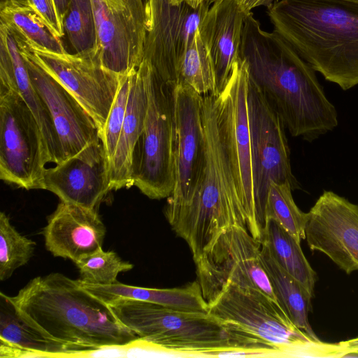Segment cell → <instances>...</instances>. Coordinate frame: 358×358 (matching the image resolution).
<instances>
[{"label":"cell","instance_id":"6da1fadb","mask_svg":"<svg viewBox=\"0 0 358 358\" xmlns=\"http://www.w3.org/2000/svg\"><path fill=\"white\" fill-rule=\"evenodd\" d=\"M240 57L292 136L312 142L337 127L336 109L315 71L278 33L263 30L252 13L245 20Z\"/></svg>","mask_w":358,"mask_h":358},{"label":"cell","instance_id":"7a4b0ae2","mask_svg":"<svg viewBox=\"0 0 358 358\" xmlns=\"http://www.w3.org/2000/svg\"><path fill=\"white\" fill-rule=\"evenodd\" d=\"M8 299L27 325L45 338L73 348L78 357L138 339L117 319L108 303L85 289L78 280L59 273L36 277Z\"/></svg>","mask_w":358,"mask_h":358},{"label":"cell","instance_id":"3957f363","mask_svg":"<svg viewBox=\"0 0 358 358\" xmlns=\"http://www.w3.org/2000/svg\"><path fill=\"white\" fill-rule=\"evenodd\" d=\"M273 31L327 80L358 85V2L278 0L267 8Z\"/></svg>","mask_w":358,"mask_h":358},{"label":"cell","instance_id":"277c9868","mask_svg":"<svg viewBox=\"0 0 358 358\" xmlns=\"http://www.w3.org/2000/svg\"><path fill=\"white\" fill-rule=\"evenodd\" d=\"M201 113L205 157L198 184L186 204L164 214L176 235L188 244L194 260L224 230L233 226L247 228L227 142L220 95H202Z\"/></svg>","mask_w":358,"mask_h":358},{"label":"cell","instance_id":"5b68a950","mask_svg":"<svg viewBox=\"0 0 358 358\" xmlns=\"http://www.w3.org/2000/svg\"><path fill=\"white\" fill-rule=\"evenodd\" d=\"M138 339L131 348L174 357H263L268 345L206 313L180 311L132 299L108 303Z\"/></svg>","mask_w":358,"mask_h":358},{"label":"cell","instance_id":"8992f818","mask_svg":"<svg viewBox=\"0 0 358 358\" xmlns=\"http://www.w3.org/2000/svg\"><path fill=\"white\" fill-rule=\"evenodd\" d=\"M143 61L148 110L133 154L132 184L150 199H167L176 181V85L164 82Z\"/></svg>","mask_w":358,"mask_h":358},{"label":"cell","instance_id":"52a82bcc","mask_svg":"<svg viewBox=\"0 0 358 358\" xmlns=\"http://www.w3.org/2000/svg\"><path fill=\"white\" fill-rule=\"evenodd\" d=\"M207 303L208 314L268 343L281 357H294L300 343L313 339L293 323L276 300L259 289L228 282Z\"/></svg>","mask_w":358,"mask_h":358},{"label":"cell","instance_id":"ba28073f","mask_svg":"<svg viewBox=\"0 0 358 358\" xmlns=\"http://www.w3.org/2000/svg\"><path fill=\"white\" fill-rule=\"evenodd\" d=\"M248 112L255 207L262 236L266 227L265 208L271 183L289 182L293 190L299 188V183L292 171L284 123L250 77Z\"/></svg>","mask_w":358,"mask_h":358},{"label":"cell","instance_id":"9c48e42d","mask_svg":"<svg viewBox=\"0 0 358 358\" xmlns=\"http://www.w3.org/2000/svg\"><path fill=\"white\" fill-rule=\"evenodd\" d=\"M48 163L43 135L18 90L0 92V178L26 189H43Z\"/></svg>","mask_w":358,"mask_h":358},{"label":"cell","instance_id":"30bf717a","mask_svg":"<svg viewBox=\"0 0 358 358\" xmlns=\"http://www.w3.org/2000/svg\"><path fill=\"white\" fill-rule=\"evenodd\" d=\"M261 245L246 227L233 226L194 260L196 280L207 302L228 282L259 289L276 300L262 264Z\"/></svg>","mask_w":358,"mask_h":358},{"label":"cell","instance_id":"8fae6325","mask_svg":"<svg viewBox=\"0 0 358 358\" xmlns=\"http://www.w3.org/2000/svg\"><path fill=\"white\" fill-rule=\"evenodd\" d=\"M23 39L38 64L63 85L92 116L101 137L124 76L105 68L94 48L73 54L59 53Z\"/></svg>","mask_w":358,"mask_h":358},{"label":"cell","instance_id":"7c38bea8","mask_svg":"<svg viewBox=\"0 0 358 358\" xmlns=\"http://www.w3.org/2000/svg\"><path fill=\"white\" fill-rule=\"evenodd\" d=\"M145 3L143 60L164 82L176 85L186 50L211 3L204 0L197 8L186 1L172 4L169 0H145Z\"/></svg>","mask_w":358,"mask_h":358},{"label":"cell","instance_id":"4fadbf2b","mask_svg":"<svg viewBox=\"0 0 358 358\" xmlns=\"http://www.w3.org/2000/svg\"><path fill=\"white\" fill-rule=\"evenodd\" d=\"M96 40L105 68L123 76L143 60L146 10L143 0H90Z\"/></svg>","mask_w":358,"mask_h":358},{"label":"cell","instance_id":"5bb4252c","mask_svg":"<svg viewBox=\"0 0 358 358\" xmlns=\"http://www.w3.org/2000/svg\"><path fill=\"white\" fill-rule=\"evenodd\" d=\"M249 75L245 62L239 59L230 78L219 94L227 142L239 196L250 234L259 241L255 200L251 138L248 112Z\"/></svg>","mask_w":358,"mask_h":358},{"label":"cell","instance_id":"9a60e30c","mask_svg":"<svg viewBox=\"0 0 358 358\" xmlns=\"http://www.w3.org/2000/svg\"><path fill=\"white\" fill-rule=\"evenodd\" d=\"M13 33L31 83L51 114L59 142L58 164L98 139L99 127L77 99L34 59L23 38Z\"/></svg>","mask_w":358,"mask_h":358},{"label":"cell","instance_id":"2e32d148","mask_svg":"<svg viewBox=\"0 0 358 358\" xmlns=\"http://www.w3.org/2000/svg\"><path fill=\"white\" fill-rule=\"evenodd\" d=\"M306 243L347 274L358 271V205L324 190L308 213Z\"/></svg>","mask_w":358,"mask_h":358},{"label":"cell","instance_id":"e0dca14e","mask_svg":"<svg viewBox=\"0 0 358 358\" xmlns=\"http://www.w3.org/2000/svg\"><path fill=\"white\" fill-rule=\"evenodd\" d=\"M176 144L175 186L167 198L164 214L186 204L198 184L205 157L202 95L192 87L174 88Z\"/></svg>","mask_w":358,"mask_h":358},{"label":"cell","instance_id":"ac0fdd59","mask_svg":"<svg viewBox=\"0 0 358 358\" xmlns=\"http://www.w3.org/2000/svg\"><path fill=\"white\" fill-rule=\"evenodd\" d=\"M110 164L101 137L78 154L55 167L46 169L43 189L61 201L96 210L110 191Z\"/></svg>","mask_w":358,"mask_h":358},{"label":"cell","instance_id":"d6986e66","mask_svg":"<svg viewBox=\"0 0 358 358\" xmlns=\"http://www.w3.org/2000/svg\"><path fill=\"white\" fill-rule=\"evenodd\" d=\"M106 232L96 210L61 201L43 234L49 252L75 263L101 248Z\"/></svg>","mask_w":358,"mask_h":358},{"label":"cell","instance_id":"ffe728a7","mask_svg":"<svg viewBox=\"0 0 358 358\" xmlns=\"http://www.w3.org/2000/svg\"><path fill=\"white\" fill-rule=\"evenodd\" d=\"M247 15L236 0H217L210 5L201 24L214 65L215 94L224 90L236 63L241 59L240 47Z\"/></svg>","mask_w":358,"mask_h":358},{"label":"cell","instance_id":"44dd1931","mask_svg":"<svg viewBox=\"0 0 358 358\" xmlns=\"http://www.w3.org/2000/svg\"><path fill=\"white\" fill-rule=\"evenodd\" d=\"M148 110L145 62L132 70L126 115L110 163V190L133 186L131 169L135 146L143 130Z\"/></svg>","mask_w":358,"mask_h":358},{"label":"cell","instance_id":"7402d4cb","mask_svg":"<svg viewBox=\"0 0 358 358\" xmlns=\"http://www.w3.org/2000/svg\"><path fill=\"white\" fill-rule=\"evenodd\" d=\"M0 357H78L64 343L45 338L27 325L17 314L8 296L0 294Z\"/></svg>","mask_w":358,"mask_h":358},{"label":"cell","instance_id":"603a6c76","mask_svg":"<svg viewBox=\"0 0 358 358\" xmlns=\"http://www.w3.org/2000/svg\"><path fill=\"white\" fill-rule=\"evenodd\" d=\"M88 292L106 303L119 299H132L153 303L174 310L192 313H206L208 304L197 280L175 288L156 289L128 285L117 281L111 285H95L82 282Z\"/></svg>","mask_w":358,"mask_h":358},{"label":"cell","instance_id":"cb8c5ba5","mask_svg":"<svg viewBox=\"0 0 358 358\" xmlns=\"http://www.w3.org/2000/svg\"><path fill=\"white\" fill-rule=\"evenodd\" d=\"M0 42L5 45L10 56L18 92L30 108L41 129L48 163L57 164L59 148L51 114L31 83L24 59L13 31L2 23L0 24Z\"/></svg>","mask_w":358,"mask_h":358},{"label":"cell","instance_id":"d4e9b609","mask_svg":"<svg viewBox=\"0 0 358 358\" xmlns=\"http://www.w3.org/2000/svg\"><path fill=\"white\" fill-rule=\"evenodd\" d=\"M260 258L275 297L293 323L314 340H320L308 321L313 296L274 259L267 245L261 243Z\"/></svg>","mask_w":358,"mask_h":358},{"label":"cell","instance_id":"484cf974","mask_svg":"<svg viewBox=\"0 0 358 358\" xmlns=\"http://www.w3.org/2000/svg\"><path fill=\"white\" fill-rule=\"evenodd\" d=\"M259 242L267 245L274 259L285 271L314 295L316 273L306 258L301 243L272 220L266 222Z\"/></svg>","mask_w":358,"mask_h":358},{"label":"cell","instance_id":"4316f807","mask_svg":"<svg viewBox=\"0 0 358 358\" xmlns=\"http://www.w3.org/2000/svg\"><path fill=\"white\" fill-rule=\"evenodd\" d=\"M0 22L27 41L45 49L66 52L61 38L55 36L29 0H1Z\"/></svg>","mask_w":358,"mask_h":358},{"label":"cell","instance_id":"83f0119b","mask_svg":"<svg viewBox=\"0 0 358 358\" xmlns=\"http://www.w3.org/2000/svg\"><path fill=\"white\" fill-rule=\"evenodd\" d=\"M177 84L187 85L201 95L215 94L214 65L201 24L186 50Z\"/></svg>","mask_w":358,"mask_h":358},{"label":"cell","instance_id":"f1b7e54d","mask_svg":"<svg viewBox=\"0 0 358 358\" xmlns=\"http://www.w3.org/2000/svg\"><path fill=\"white\" fill-rule=\"evenodd\" d=\"M292 187L289 182L271 183L265 208L266 224L274 220L299 243L305 239L308 213L301 211L292 196Z\"/></svg>","mask_w":358,"mask_h":358},{"label":"cell","instance_id":"f546056e","mask_svg":"<svg viewBox=\"0 0 358 358\" xmlns=\"http://www.w3.org/2000/svg\"><path fill=\"white\" fill-rule=\"evenodd\" d=\"M36 243L20 234L8 217L0 213V280L8 279L32 257Z\"/></svg>","mask_w":358,"mask_h":358},{"label":"cell","instance_id":"4dcf8cb0","mask_svg":"<svg viewBox=\"0 0 358 358\" xmlns=\"http://www.w3.org/2000/svg\"><path fill=\"white\" fill-rule=\"evenodd\" d=\"M80 275V280L85 283L111 285L116 282L121 272L133 268V264L122 260L113 251H104L102 247L88 254L76 262Z\"/></svg>","mask_w":358,"mask_h":358},{"label":"cell","instance_id":"1f68e13d","mask_svg":"<svg viewBox=\"0 0 358 358\" xmlns=\"http://www.w3.org/2000/svg\"><path fill=\"white\" fill-rule=\"evenodd\" d=\"M64 29L76 52L94 48L96 33L90 0H70Z\"/></svg>","mask_w":358,"mask_h":358},{"label":"cell","instance_id":"d6a6232c","mask_svg":"<svg viewBox=\"0 0 358 358\" xmlns=\"http://www.w3.org/2000/svg\"><path fill=\"white\" fill-rule=\"evenodd\" d=\"M131 72L132 71L122 78L119 90L109 112L101 136L109 164L114 155L126 115L131 83Z\"/></svg>","mask_w":358,"mask_h":358},{"label":"cell","instance_id":"836d02e7","mask_svg":"<svg viewBox=\"0 0 358 358\" xmlns=\"http://www.w3.org/2000/svg\"><path fill=\"white\" fill-rule=\"evenodd\" d=\"M38 14L52 33L59 38L64 34L60 26L52 0H29Z\"/></svg>","mask_w":358,"mask_h":358},{"label":"cell","instance_id":"e575fe53","mask_svg":"<svg viewBox=\"0 0 358 358\" xmlns=\"http://www.w3.org/2000/svg\"><path fill=\"white\" fill-rule=\"evenodd\" d=\"M241 10L245 13L249 14L251 10L255 8L260 6H271L278 0H236Z\"/></svg>","mask_w":358,"mask_h":358},{"label":"cell","instance_id":"d590c367","mask_svg":"<svg viewBox=\"0 0 358 358\" xmlns=\"http://www.w3.org/2000/svg\"><path fill=\"white\" fill-rule=\"evenodd\" d=\"M54 3V6L55 8V10L57 15V19L59 23L62 28L64 29V18L67 14L70 0H52Z\"/></svg>","mask_w":358,"mask_h":358},{"label":"cell","instance_id":"8d00e7d4","mask_svg":"<svg viewBox=\"0 0 358 358\" xmlns=\"http://www.w3.org/2000/svg\"><path fill=\"white\" fill-rule=\"evenodd\" d=\"M343 341L347 350L345 357H358V337Z\"/></svg>","mask_w":358,"mask_h":358},{"label":"cell","instance_id":"74e56055","mask_svg":"<svg viewBox=\"0 0 358 358\" xmlns=\"http://www.w3.org/2000/svg\"><path fill=\"white\" fill-rule=\"evenodd\" d=\"M172 4H179L183 1H185V0H169Z\"/></svg>","mask_w":358,"mask_h":358},{"label":"cell","instance_id":"f35d334b","mask_svg":"<svg viewBox=\"0 0 358 358\" xmlns=\"http://www.w3.org/2000/svg\"><path fill=\"white\" fill-rule=\"evenodd\" d=\"M210 3L212 4L213 3H214L215 1H217V0H208Z\"/></svg>","mask_w":358,"mask_h":358},{"label":"cell","instance_id":"ab89813d","mask_svg":"<svg viewBox=\"0 0 358 358\" xmlns=\"http://www.w3.org/2000/svg\"><path fill=\"white\" fill-rule=\"evenodd\" d=\"M349 1H355V2H358V0H349Z\"/></svg>","mask_w":358,"mask_h":358}]
</instances>
